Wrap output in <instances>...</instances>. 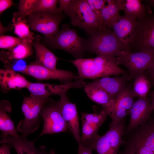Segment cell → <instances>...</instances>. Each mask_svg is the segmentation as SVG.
<instances>
[{"label": "cell", "instance_id": "obj_1", "mask_svg": "<svg viewBox=\"0 0 154 154\" xmlns=\"http://www.w3.org/2000/svg\"><path fill=\"white\" fill-rule=\"evenodd\" d=\"M69 62L77 69L80 78L94 79L127 74L118 67L114 56L99 55L94 58H82Z\"/></svg>", "mask_w": 154, "mask_h": 154}, {"label": "cell", "instance_id": "obj_2", "mask_svg": "<svg viewBox=\"0 0 154 154\" xmlns=\"http://www.w3.org/2000/svg\"><path fill=\"white\" fill-rule=\"evenodd\" d=\"M86 52L97 55L117 57L123 51L130 50L118 38L111 28L102 29L88 36Z\"/></svg>", "mask_w": 154, "mask_h": 154}, {"label": "cell", "instance_id": "obj_3", "mask_svg": "<svg viewBox=\"0 0 154 154\" xmlns=\"http://www.w3.org/2000/svg\"><path fill=\"white\" fill-rule=\"evenodd\" d=\"M67 15L72 25L84 30L88 36L105 29L100 16L91 9L86 0H71Z\"/></svg>", "mask_w": 154, "mask_h": 154}, {"label": "cell", "instance_id": "obj_4", "mask_svg": "<svg viewBox=\"0 0 154 154\" xmlns=\"http://www.w3.org/2000/svg\"><path fill=\"white\" fill-rule=\"evenodd\" d=\"M47 38L51 47L63 50L76 59L83 58L86 52L87 39L80 37L76 30L71 28L68 24L62 25L60 31Z\"/></svg>", "mask_w": 154, "mask_h": 154}, {"label": "cell", "instance_id": "obj_5", "mask_svg": "<svg viewBox=\"0 0 154 154\" xmlns=\"http://www.w3.org/2000/svg\"><path fill=\"white\" fill-rule=\"evenodd\" d=\"M49 100L30 95L24 98L21 109L24 116L17 125V131L26 137L36 131L43 119L40 112L42 107Z\"/></svg>", "mask_w": 154, "mask_h": 154}, {"label": "cell", "instance_id": "obj_6", "mask_svg": "<svg viewBox=\"0 0 154 154\" xmlns=\"http://www.w3.org/2000/svg\"><path fill=\"white\" fill-rule=\"evenodd\" d=\"M128 45L139 51L154 52V15L137 20L135 29L129 37Z\"/></svg>", "mask_w": 154, "mask_h": 154}, {"label": "cell", "instance_id": "obj_7", "mask_svg": "<svg viewBox=\"0 0 154 154\" xmlns=\"http://www.w3.org/2000/svg\"><path fill=\"white\" fill-rule=\"evenodd\" d=\"M116 58L117 64L125 67L131 78L135 79L153 64L154 52L140 51L134 53L128 50L122 51Z\"/></svg>", "mask_w": 154, "mask_h": 154}, {"label": "cell", "instance_id": "obj_8", "mask_svg": "<svg viewBox=\"0 0 154 154\" xmlns=\"http://www.w3.org/2000/svg\"><path fill=\"white\" fill-rule=\"evenodd\" d=\"M64 17L62 13L55 14L43 12H35L29 16L27 22L32 30L42 33L47 38H49L59 31L60 24Z\"/></svg>", "mask_w": 154, "mask_h": 154}, {"label": "cell", "instance_id": "obj_9", "mask_svg": "<svg viewBox=\"0 0 154 154\" xmlns=\"http://www.w3.org/2000/svg\"><path fill=\"white\" fill-rule=\"evenodd\" d=\"M44 121L42 129L36 138L47 134L66 132L67 124L58 110L56 102L49 100L44 104L40 112Z\"/></svg>", "mask_w": 154, "mask_h": 154}, {"label": "cell", "instance_id": "obj_10", "mask_svg": "<svg viewBox=\"0 0 154 154\" xmlns=\"http://www.w3.org/2000/svg\"><path fill=\"white\" fill-rule=\"evenodd\" d=\"M20 72L37 80H58L65 84L71 83L80 78L73 72L68 70L50 69L35 62L26 66Z\"/></svg>", "mask_w": 154, "mask_h": 154}, {"label": "cell", "instance_id": "obj_11", "mask_svg": "<svg viewBox=\"0 0 154 154\" xmlns=\"http://www.w3.org/2000/svg\"><path fill=\"white\" fill-rule=\"evenodd\" d=\"M132 89L125 88L113 100L112 105L106 112L112 121L119 122L125 120L134 102Z\"/></svg>", "mask_w": 154, "mask_h": 154}, {"label": "cell", "instance_id": "obj_12", "mask_svg": "<svg viewBox=\"0 0 154 154\" xmlns=\"http://www.w3.org/2000/svg\"><path fill=\"white\" fill-rule=\"evenodd\" d=\"M86 84L84 79L82 78L70 83L61 85L30 82L27 88L31 95L47 98L52 95L60 96L66 94L70 89L84 87Z\"/></svg>", "mask_w": 154, "mask_h": 154}, {"label": "cell", "instance_id": "obj_13", "mask_svg": "<svg viewBox=\"0 0 154 154\" xmlns=\"http://www.w3.org/2000/svg\"><path fill=\"white\" fill-rule=\"evenodd\" d=\"M60 97L59 100L56 102L57 108L67 124L68 129L72 133L78 145H82L76 104L69 100L66 93Z\"/></svg>", "mask_w": 154, "mask_h": 154}, {"label": "cell", "instance_id": "obj_14", "mask_svg": "<svg viewBox=\"0 0 154 154\" xmlns=\"http://www.w3.org/2000/svg\"><path fill=\"white\" fill-rule=\"evenodd\" d=\"M153 110L151 99L147 97H139L134 102L130 110V120L125 134L129 133L139 125L147 121Z\"/></svg>", "mask_w": 154, "mask_h": 154}, {"label": "cell", "instance_id": "obj_15", "mask_svg": "<svg viewBox=\"0 0 154 154\" xmlns=\"http://www.w3.org/2000/svg\"><path fill=\"white\" fill-rule=\"evenodd\" d=\"M131 78L127 74L113 77H103L90 83L104 89L113 100L125 88L127 82Z\"/></svg>", "mask_w": 154, "mask_h": 154}, {"label": "cell", "instance_id": "obj_16", "mask_svg": "<svg viewBox=\"0 0 154 154\" xmlns=\"http://www.w3.org/2000/svg\"><path fill=\"white\" fill-rule=\"evenodd\" d=\"M0 143L10 145L17 154H47L44 146L36 148L33 141L28 140L26 137L22 135L20 138H17L2 134Z\"/></svg>", "mask_w": 154, "mask_h": 154}, {"label": "cell", "instance_id": "obj_17", "mask_svg": "<svg viewBox=\"0 0 154 154\" xmlns=\"http://www.w3.org/2000/svg\"><path fill=\"white\" fill-rule=\"evenodd\" d=\"M137 19L136 17L133 15H120L117 21L111 27L120 41L129 48L127 37L129 35L130 37L134 30Z\"/></svg>", "mask_w": 154, "mask_h": 154}, {"label": "cell", "instance_id": "obj_18", "mask_svg": "<svg viewBox=\"0 0 154 154\" xmlns=\"http://www.w3.org/2000/svg\"><path fill=\"white\" fill-rule=\"evenodd\" d=\"M30 82L24 76L13 70H0V85L4 90L27 88Z\"/></svg>", "mask_w": 154, "mask_h": 154}, {"label": "cell", "instance_id": "obj_19", "mask_svg": "<svg viewBox=\"0 0 154 154\" xmlns=\"http://www.w3.org/2000/svg\"><path fill=\"white\" fill-rule=\"evenodd\" d=\"M107 2L108 5H105L100 11V17L104 28H111L112 24L119 17L120 11L124 10V1L107 0Z\"/></svg>", "mask_w": 154, "mask_h": 154}, {"label": "cell", "instance_id": "obj_20", "mask_svg": "<svg viewBox=\"0 0 154 154\" xmlns=\"http://www.w3.org/2000/svg\"><path fill=\"white\" fill-rule=\"evenodd\" d=\"M130 133L154 153V118L150 117L147 121L139 125Z\"/></svg>", "mask_w": 154, "mask_h": 154}, {"label": "cell", "instance_id": "obj_21", "mask_svg": "<svg viewBox=\"0 0 154 154\" xmlns=\"http://www.w3.org/2000/svg\"><path fill=\"white\" fill-rule=\"evenodd\" d=\"M35 39L32 44L36 52V60L35 62L50 69H57L56 63L58 58L40 42L39 37H38Z\"/></svg>", "mask_w": 154, "mask_h": 154}, {"label": "cell", "instance_id": "obj_22", "mask_svg": "<svg viewBox=\"0 0 154 154\" xmlns=\"http://www.w3.org/2000/svg\"><path fill=\"white\" fill-rule=\"evenodd\" d=\"M12 110L11 105L8 101L3 100L0 102V130L3 135L17 138L21 136L17 133L13 122L7 112Z\"/></svg>", "mask_w": 154, "mask_h": 154}, {"label": "cell", "instance_id": "obj_23", "mask_svg": "<svg viewBox=\"0 0 154 154\" xmlns=\"http://www.w3.org/2000/svg\"><path fill=\"white\" fill-rule=\"evenodd\" d=\"M32 44L25 40L8 51L1 52V60L5 63H8L16 60H21L31 56L33 54Z\"/></svg>", "mask_w": 154, "mask_h": 154}, {"label": "cell", "instance_id": "obj_24", "mask_svg": "<svg viewBox=\"0 0 154 154\" xmlns=\"http://www.w3.org/2000/svg\"><path fill=\"white\" fill-rule=\"evenodd\" d=\"M84 87L88 98L94 102L102 105L103 110L106 111L110 107L113 100L104 89L90 82L86 83Z\"/></svg>", "mask_w": 154, "mask_h": 154}, {"label": "cell", "instance_id": "obj_25", "mask_svg": "<svg viewBox=\"0 0 154 154\" xmlns=\"http://www.w3.org/2000/svg\"><path fill=\"white\" fill-rule=\"evenodd\" d=\"M125 141L124 148L118 154H154L153 152L144 146L132 133Z\"/></svg>", "mask_w": 154, "mask_h": 154}, {"label": "cell", "instance_id": "obj_26", "mask_svg": "<svg viewBox=\"0 0 154 154\" xmlns=\"http://www.w3.org/2000/svg\"><path fill=\"white\" fill-rule=\"evenodd\" d=\"M82 132L81 141L84 147L94 150L96 141L99 136V129L83 121H82Z\"/></svg>", "mask_w": 154, "mask_h": 154}, {"label": "cell", "instance_id": "obj_27", "mask_svg": "<svg viewBox=\"0 0 154 154\" xmlns=\"http://www.w3.org/2000/svg\"><path fill=\"white\" fill-rule=\"evenodd\" d=\"M125 15H133L137 20L142 19L146 16L145 6L140 0H125L124 1Z\"/></svg>", "mask_w": 154, "mask_h": 154}, {"label": "cell", "instance_id": "obj_28", "mask_svg": "<svg viewBox=\"0 0 154 154\" xmlns=\"http://www.w3.org/2000/svg\"><path fill=\"white\" fill-rule=\"evenodd\" d=\"M12 22L15 33L19 37L27 40L32 44L35 38L33 37V33L30 31L29 26L26 23L27 21L21 18L13 17Z\"/></svg>", "mask_w": 154, "mask_h": 154}, {"label": "cell", "instance_id": "obj_29", "mask_svg": "<svg viewBox=\"0 0 154 154\" xmlns=\"http://www.w3.org/2000/svg\"><path fill=\"white\" fill-rule=\"evenodd\" d=\"M150 86L149 81L143 73L139 75L135 79L132 88L135 97H146Z\"/></svg>", "mask_w": 154, "mask_h": 154}, {"label": "cell", "instance_id": "obj_30", "mask_svg": "<svg viewBox=\"0 0 154 154\" xmlns=\"http://www.w3.org/2000/svg\"><path fill=\"white\" fill-rule=\"evenodd\" d=\"M82 121L86 122L99 129L106 120L108 116L107 113L102 110L99 114L81 113Z\"/></svg>", "mask_w": 154, "mask_h": 154}, {"label": "cell", "instance_id": "obj_31", "mask_svg": "<svg viewBox=\"0 0 154 154\" xmlns=\"http://www.w3.org/2000/svg\"><path fill=\"white\" fill-rule=\"evenodd\" d=\"M38 0H20L18 6V11L13 14V17L21 18L25 20L27 16H29L33 12Z\"/></svg>", "mask_w": 154, "mask_h": 154}, {"label": "cell", "instance_id": "obj_32", "mask_svg": "<svg viewBox=\"0 0 154 154\" xmlns=\"http://www.w3.org/2000/svg\"><path fill=\"white\" fill-rule=\"evenodd\" d=\"M57 0H38L33 12H43L52 14H60L57 7Z\"/></svg>", "mask_w": 154, "mask_h": 154}, {"label": "cell", "instance_id": "obj_33", "mask_svg": "<svg viewBox=\"0 0 154 154\" xmlns=\"http://www.w3.org/2000/svg\"><path fill=\"white\" fill-rule=\"evenodd\" d=\"M94 150L96 151L97 154H116L112 145L104 134L99 136Z\"/></svg>", "mask_w": 154, "mask_h": 154}, {"label": "cell", "instance_id": "obj_34", "mask_svg": "<svg viewBox=\"0 0 154 154\" xmlns=\"http://www.w3.org/2000/svg\"><path fill=\"white\" fill-rule=\"evenodd\" d=\"M26 40H27L19 37L3 35L0 37V48L2 49H9Z\"/></svg>", "mask_w": 154, "mask_h": 154}, {"label": "cell", "instance_id": "obj_35", "mask_svg": "<svg viewBox=\"0 0 154 154\" xmlns=\"http://www.w3.org/2000/svg\"><path fill=\"white\" fill-rule=\"evenodd\" d=\"M91 9L100 16L101 10L105 5L106 0H86Z\"/></svg>", "mask_w": 154, "mask_h": 154}, {"label": "cell", "instance_id": "obj_36", "mask_svg": "<svg viewBox=\"0 0 154 154\" xmlns=\"http://www.w3.org/2000/svg\"><path fill=\"white\" fill-rule=\"evenodd\" d=\"M71 0H59L58 2L59 4V9L60 12H63L65 14L67 15L69 10Z\"/></svg>", "mask_w": 154, "mask_h": 154}, {"label": "cell", "instance_id": "obj_37", "mask_svg": "<svg viewBox=\"0 0 154 154\" xmlns=\"http://www.w3.org/2000/svg\"><path fill=\"white\" fill-rule=\"evenodd\" d=\"M13 1L11 0H0V14L9 8L13 4Z\"/></svg>", "mask_w": 154, "mask_h": 154}, {"label": "cell", "instance_id": "obj_38", "mask_svg": "<svg viewBox=\"0 0 154 154\" xmlns=\"http://www.w3.org/2000/svg\"><path fill=\"white\" fill-rule=\"evenodd\" d=\"M12 147L8 144L3 143L0 147V154H11L10 149Z\"/></svg>", "mask_w": 154, "mask_h": 154}, {"label": "cell", "instance_id": "obj_39", "mask_svg": "<svg viewBox=\"0 0 154 154\" xmlns=\"http://www.w3.org/2000/svg\"><path fill=\"white\" fill-rule=\"evenodd\" d=\"M78 146V154H92V149L86 147L82 145Z\"/></svg>", "mask_w": 154, "mask_h": 154}, {"label": "cell", "instance_id": "obj_40", "mask_svg": "<svg viewBox=\"0 0 154 154\" xmlns=\"http://www.w3.org/2000/svg\"><path fill=\"white\" fill-rule=\"evenodd\" d=\"M148 70H149L151 80L154 79V63Z\"/></svg>", "mask_w": 154, "mask_h": 154}, {"label": "cell", "instance_id": "obj_41", "mask_svg": "<svg viewBox=\"0 0 154 154\" xmlns=\"http://www.w3.org/2000/svg\"><path fill=\"white\" fill-rule=\"evenodd\" d=\"M10 28L9 27L5 28L3 27L1 24L0 23V29H3V30L0 31V36L2 35V34L3 33L7 31H8L9 30Z\"/></svg>", "mask_w": 154, "mask_h": 154}, {"label": "cell", "instance_id": "obj_42", "mask_svg": "<svg viewBox=\"0 0 154 154\" xmlns=\"http://www.w3.org/2000/svg\"><path fill=\"white\" fill-rule=\"evenodd\" d=\"M151 100L154 110V91L151 92L150 95Z\"/></svg>", "mask_w": 154, "mask_h": 154}, {"label": "cell", "instance_id": "obj_43", "mask_svg": "<svg viewBox=\"0 0 154 154\" xmlns=\"http://www.w3.org/2000/svg\"><path fill=\"white\" fill-rule=\"evenodd\" d=\"M153 7H154V0H149L146 1Z\"/></svg>", "mask_w": 154, "mask_h": 154}, {"label": "cell", "instance_id": "obj_44", "mask_svg": "<svg viewBox=\"0 0 154 154\" xmlns=\"http://www.w3.org/2000/svg\"><path fill=\"white\" fill-rule=\"evenodd\" d=\"M49 154H56L54 150L53 149L51 150Z\"/></svg>", "mask_w": 154, "mask_h": 154}, {"label": "cell", "instance_id": "obj_45", "mask_svg": "<svg viewBox=\"0 0 154 154\" xmlns=\"http://www.w3.org/2000/svg\"><path fill=\"white\" fill-rule=\"evenodd\" d=\"M151 80L152 84L154 86V79Z\"/></svg>", "mask_w": 154, "mask_h": 154}]
</instances>
